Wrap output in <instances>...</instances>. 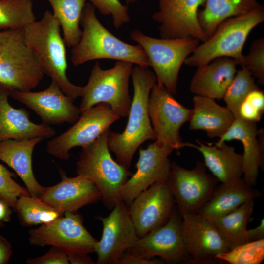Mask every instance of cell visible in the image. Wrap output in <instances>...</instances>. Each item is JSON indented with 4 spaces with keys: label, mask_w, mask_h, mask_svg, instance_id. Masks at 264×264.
<instances>
[{
    "label": "cell",
    "mask_w": 264,
    "mask_h": 264,
    "mask_svg": "<svg viewBox=\"0 0 264 264\" xmlns=\"http://www.w3.org/2000/svg\"><path fill=\"white\" fill-rule=\"evenodd\" d=\"M131 76L134 93L125 129L122 133L109 131L108 145L116 161L129 169L135 152L147 140H155L148 110L149 96L157 82L156 77L148 67L134 65Z\"/></svg>",
    "instance_id": "6da1fadb"
},
{
    "label": "cell",
    "mask_w": 264,
    "mask_h": 264,
    "mask_svg": "<svg viewBox=\"0 0 264 264\" xmlns=\"http://www.w3.org/2000/svg\"><path fill=\"white\" fill-rule=\"evenodd\" d=\"M60 24L49 10L42 18L23 28L25 43L37 58L44 74L56 82L73 100L82 97L83 87L72 83L66 74L68 64Z\"/></svg>",
    "instance_id": "7a4b0ae2"
},
{
    "label": "cell",
    "mask_w": 264,
    "mask_h": 264,
    "mask_svg": "<svg viewBox=\"0 0 264 264\" xmlns=\"http://www.w3.org/2000/svg\"><path fill=\"white\" fill-rule=\"evenodd\" d=\"M80 23L82 35L71 50V61L74 66L91 60L110 59L150 66L142 47L124 42L106 28L97 18L95 7L89 2H86L84 5Z\"/></svg>",
    "instance_id": "3957f363"
},
{
    "label": "cell",
    "mask_w": 264,
    "mask_h": 264,
    "mask_svg": "<svg viewBox=\"0 0 264 264\" xmlns=\"http://www.w3.org/2000/svg\"><path fill=\"white\" fill-rule=\"evenodd\" d=\"M264 21V9L261 5L247 13L225 20L206 41L196 48L184 63L198 66L217 58L226 57L234 59L238 65L244 66L242 50L247 37Z\"/></svg>",
    "instance_id": "277c9868"
},
{
    "label": "cell",
    "mask_w": 264,
    "mask_h": 264,
    "mask_svg": "<svg viewBox=\"0 0 264 264\" xmlns=\"http://www.w3.org/2000/svg\"><path fill=\"white\" fill-rule=\"evenodd\" d=\"M110 131L107 130L91 143L82 148L76 172L96 185L104 204L111 210L122 201L118 191L133 173L112 158L108 145Z\"/></svg>",
    "instance_id": "5b68a950"
},
{
    "label": "cell",
    "mask_w": 264,
    "mask_h": 264,
    "mask_svg": "<svg viewBox=\"0 0 264 264\" xmlns=\"http://www.w3.org/2000/svg\"><path fill=\"white\" fill-rule=\"evenodd\" d=\"M44 75L37 58L25 43L23 29L0 30V88L31 91Z\"/></svg>",
    "instance_id": "8992f818"
},
{
    "label": "cell",
    "mask_w": 264,
    "mask_h": 264,
    "mask_svg": "<svg viewBox=\"0 0 264 264\" xmlns=\"http://www.w3.org/2000/svg\"><path fill=\"white\" fill-rule=\"evenodd\" d=\"M133 65L116 61L113 67L104 70L96 62L87 84L83 86L79 107L81 113L97 104L105 103L120 117L128 116L132 102L129 83Z\"/></svg>",
    "instance_id": "52a82bcc"
},
{
    "label": "cell",
    "mask_w": 264,
    "mask_h": 264,
    "mask_svg": "<svg viewBox=\"0 0 264 264\" xmlns=\"http://www.w3.org/2000/svg\"><path fill=\"white\" fill-rule=\"evenodd\" d=\"M130 37L144 51L157 82L162 84L172 94H175L181 66L200 41L192 38H156L137 29L131 33Z\"/></svg>",
    "instance_id": "ba28073f"
},
{
    "label": "cell",
    "mask_w": 264,
    "mask_h": 264,
    "mask_svg": "<svg viewBox=\"0 0 264 264\" xmlns=\"http://www.w3.org/2000/svg\"><path fill=\"white\" fill-rule=\"evenodd\" d=\"M148 110L158 144L177 151L191 147L192 143L183 142L179 132L190 120L193 109L184 107L162 84L156 82L150 93Z\"/></svg>",
    "instance_id": "9c48e42d"
},
{
    "label": "cell",
    "mask_w": 264,
    "mask_h": 264,
    "mask_svg": "<svg viewBox=\"0 0 264 264\" xmlns=\"http://www.w3.org/2000/svg\"><path fill=\"white\" fill-rule=\"evenodd\" d=\"M53 221L29 231L28 241L33 246H51L67 255L94 252L98 242L83 225L81 215L65 212Z\"/></svg>",
    "instance_id": "30bf717a"
},
{
    "label": "cell",
    "mask_w": 264,
    "mask_h": 264,
    "mask_svg": "<svg viewBox=\"0 0 264 264\" xmlns=\"http://www.w3.org/2000/svg\"><path fill=\"white\" fill-rule=\"evenodd\" d=\"M120 118L109 105L97 104L82 112L67 130L49 140L47 152L60 160H67L71 156V149L90 144Z\"/></svg>",
    "instance_id": "8fae6325"
},
{
    "label": "cell",
    "mask_w": 264,
    "mask_h": 264,
    "mask_svg": "<svg viewBox=\"0 0 264 264\" xmlns=\"http://www.w3.org/2000/svg\"><path fill=\"white\" fill-rule=\"evenodd\" d=\"M182 216L176 205L167 221L138 238L127 251L148 259L159 257L164 264H188L191 257L181 232Z\"/></svg>",
    "instance_id": "7c38bea8"
},
{
    "label": "cell",
    "mask_w": 264,
    "mask_h": 264,
    "mask_svg": "<svg viewBox=\"0 0 264 264\" xmlns=\"http://www.w3.org/2000/svg\"><path fill=\"white\" fill-rule=\"evenodd\" d=\"M205 167L198 162L192 169L171 163L167 182L181 215L198 213L216 187L218 180Z\"/></svg>",
    "instance_id": "4fadbf2b"
},
{
    "label": "cell",
    "mask_w": 264,
    "mask_h": 264,
    "mask_svg": "<svg viewBox=\"0 0 264 264\" xmlns=\"http://www.w3.org/2000/svg\"><path fill=\"white\" fill-rule=\"evenodd\" d=\"M206 0H158L159 9L152 19L159 24L162 38H208L198 18V10Z\"/></svg>",
    "instance_id": "5bb4252c"
},
{
    "label": "cell",
    "mask_w": 264,
    "mask_h": 264,
    "mask_svg": "<svg viewBox=\"0 0 264 264\" xmlns=\"http://www.w3.org/2000/svg\"><path fill=\"white\" fill-rule=\"evenodd\" d=\"M103 224L101 238L98 241L94 252L97 264H116L139 238L130 216L128 206L123 201L117 204L107 217H98Z\"/></svg>",
    "instance_id": "9a60e30c"
},
{
    "label": "cell",
    "mask_w": 264,
    "mask_h": 264,
    "mask_svg": "<svg viewBox=\"0 0 264 264\" xmlns=\"http://www.w3.org/2000/svg\"><path fill=\"white\" fill-rule=\"evenodd\" d=\"M173 151L155 141L145 149H139L136 171L118 191L121 201L127 206L139 194L154 183L167 181L171 165L169 156Z\"/></svg>",
    "instance_id": "2e32d148"
},
{
    "label": "cell",
    "mask_w": 264,
    "mask_h": 264,
    "mask_svg": "<svg viewBox=\"0 0 264 264\" xmlns=\"http://www.w3.org/2000/svg\"><path fill=\"white\" fill-rule=\"evenodd\" d=\"M181 216L182 235L191 257L188 264L223 263L216 256L231 249L212 221L198 213Z\"/></svg>",
    "instance_id": "e0dca14e"
},
{
    "label": "cell",
    "mask_w": 264,
    "mask_h": 264,
    "mask_svg": "<svg viewBox=\"0 0 264 264\" xmlns=\"http://www.w3.org/2000/svg\"><path fill=\"white\" fill-rule=\"evenodd\" d=\"M175 205L167 181L154 183L139 194L128 206L138 238L165 224Z\"/></svg>",
    "instance_id": "ac0fdd59"
},
{
    "label": "cell",
    "mask_w": 264,
    "mask_h": 264,
    "mask_svg": "<svg viewBox=\"0 0 264 264\" xmlns=\"http://www.w3.org/2000/svg\"><path fill=\"white\" fill-rule=\"evenodd\" d=\"M9 96L33 110L47 125L73 123L80 117L79 108L66 95L59 86L52 81L45 89L38 91L8 90Z\"/></svg>",
    "instance_id": "d6986e66"
},
{
    "label": "cell",
    "mask_w": 264,
    "mask_h": 264,
    "mask_svg": "<svg viewBox=\"0 0 264 264\" xmlns=\"http://www.w3.org/2000/svg\"><path fill=\"white\" fill-rule=\"evenodd\" d=\"M59 172L61 181L45 187L38 198L44 203L64 214L66 212L77 213L83 206L102 199L100 191L90 180L78 175L69 177L61 169Z\"/></svg>",
    "instance_id": "ffe728a7"
},
{
    "label": "cell",
    "mask_w": 264,
    "mask_h": 264,
    "mask_svg": "<svg viewBox=\"0 0 264 264\" xmlns=\"http://www.w3.org/2000/svg\"><path fill=\"white\" fill-rule=\"evenodd\" d=\"M232 140L241 141L243 148L242 179L250 186L256 185L259 168L264 160V130H258L256 122L235 118L226 132L214 143L220 145Z\"/></svg>",
    "instance_id": "44dd1931"
},
{
    "label": "cell",
    "mask_w": 264,
    "mask_h": 264,
    "mask_svg": "<svg viewBox=\"0 0 264 264\" xmlns=\"http://www.w3.org/2000/svg\"><path fill=\"white\" fill-rule=\"evenodd\" d=\"M9 97L8 90L0 88V142L36 137L48 139L55 136L56 131L50 126L32 122L25 108L13 107L8 102Z\"/></svg>",
    "instance_id": "7402d4cb"
},
{
    "label": "cell",
    "mask_w": 264,
    "mask_h": 264,
    "mask_svg": "<svg viewBox=\"0 0 264 264\" xmlns=\"http://www.w3.org/2000/svg\"><path fill=\"white\" fill-rule=\"evenodd\" d=\"M236 61L229 57L217 58L198 66L190 85L196 95L222 99L237 72Z\"/></svg>",
    "instance_id": "603a6c76"
},
{
    "label": "cell",
    "mask_w": 264,
    "mask_h": 264,
    "mask_svg": "<svg viewBox=\"0 0 264 264\" xmlns=\"http://www.w3.org/2000/svg\"><path fill=\"white\" fill-rule=\"evenodd\" d=\"M43 139L36 137L21 140L9 139L0 142V160L11 168L22 179L30 195L39 198L44 187L36 179L32 166L35 146Z\"/></svg>",
    "instance_id": "cb8c5ba5"
},
{
    "label": "cell",
    "mask_w": 264,
    "mask_h": 264,
    "mask_svg": "<svg viewBox=\"0 0 264 264\" xmlns=\"http://www.w3.org/2000/svg\"><path fill=\"white\" fill-rule=\"evenodd\" d=\"M260 195V191L246 184L242 178L221 183L216 186L198 213L212 220L231 213L246 202L254 200Z\"/></svg>",
    "instance_id": "d4e9b609"
},
{
    "label": "cell",
    "mask_w": 264,
    "mask_h": 264,
    "mask_svg": "<svg viewBox=\"0 0 264 264\" xmlns=\"http://www.w3.org/2000/svg\"><path fill=\"white\" fill-rule=\"evenodd\" d=\"M193 113L189 129L204 131L210 138L221 137L235 120V116L225 106L219 105L215 99L196 95L192 99Z\"/></svg>",
    "instance_id": "484cf974"
},
{
    "label": "cell",
    "mask_w": 264,
    "mask_h": 264,
    "mask_svg": "<svg viewBox=\"0 0 264 264\" xmlns=\"http://www.w3.org/2000/svg\"><path fill=\"white\" fill-rule=\"evenodd\" d=\"M192 144L202 154L204 165L213 176L221 183L228 182L243 176L242 155L236 152L235 147L223 142L220 145L205 144L197 140Z\"/></svg>",
    "instance_id": "4316f807"
},
{
    "label": "cell",
    "mask_w": 264,
    "mask_h": 264,
    "mask_svg": "<svg viewBox=\"0 0 264 264\" xmlns=\"http://www.w3.org/2000/svg\"><path fill=\"white\" fill-rule=\"evenodd\" d=\"M260 5L257 0H206L198 18L208 38L225 20L247 13Z\"/></svg>",
    "instance_id": "83f0119b"
},
{
    "label": "cell",
    "mask_w": 264,
    "mask_h": 264,
    "mask_svg": "<svg viewBox=\"0 0 264 264\" xmlns=\"http://www.w3.org/2000/svg\"><path fill=\"white\" fill-rule=\"evenodd\" d=\"M254 208V200L249 201L231 213L211 220L231 249L250 242L247 227Z\"/></svg>",
    "instance_id": "f1b7e54d"
},
{
    "label": "cell",
    "mask_w": 264,
    "mask_h": 264,
    "mask_svg": "<svg viewBox=\"0 0 264 264\" xmlns=\"http://www.w3.org/2000/svg\"><path fill=\"white\" fill-rule=\"evenodd\" d=\"M59 21L66 46L74 47L79 42L82 30L79 27L82 11L87 0H46Z\"/></svg>",
    "instance_id": "f546056e"
},
{
    "label": "cell",
    "mask_w": 264,
    "mask_h": 264,
    "mask_svg": "<svg viewBox=\"0 0 264 264\" xmlns=\"http://www.w3.org/2000/svg\"><path fill=\"white\" fill-rule=\"evenodd\" d=\"M15 210L21 223L24 226L48 224L63 215L39 198L30 195L19 197Z\"/></svg>",
    "instance_id": "4dcf8cb0"
},
{
    "label": "cell",
    "mask_w": 264,
    "mask_h": 264,
    "mask_svg": "<svg viewBox=\"0 0 264 264\" xmlns=\"http://www.w3.org/2000/svg\"><path fill=\"white\" fill-rule=\"evenodd\" d=\"M35 21L33 0H0V30L23 29Z\"/></svg>",
    "instance_id": "1f68e13d"
},
{
    "label": "cell",
    "mask_w": 264,
    "mask_h": 264,
    "mask_svg": "<svg viewBox=\"0 0 264 264\" xmlns=\"http://www.w3.org/2000/svg\"><path fill=\"white\" fill-rule=\"evenodd\" d=\"M257 89L259 88L254 77L244 66H242V68L237 71L222 98L235 118L240 117V107L248 94Z\"/></svg>",
    "instance_id": "d6a6232c"
},
{
    "label": "cell",
    "mask_w": 264,
    "mask_h": 264,
    "mask_svg": "<svg viewBox=\"0 0 264 264\" xmlns=\"http://www.w3.org/2000/svg\"><path fill=\"white\" fill-rule=\"evenodd\" d=\"M216 257L230 264H260L264 259V239L237 246Z\"/></svg>",
    "instance_id": "836d02e7"
},
{
    "label": "cell",
    "mask_w": 264,
    "mask_h": 264,
    "mask_svg": "<svg viewBox=\"0 0 264 264\" xmlns=\"http://www.w3.org/2000/svg\"><path fill=\"white\" fill-rule=\"evenodd\" d=\"M16 177L15 173L0 163V199L14 210L19 197L30 195L26 188L22 187L14 180L13 178Z\"/></svg>",
    "instance_id": "e575fe53"
},
{
    "label": "cell",
    "mask_w": 264,
    "mask_h": 264,
    "mask_svg": "<svg viewBox=\"0 0 264 264\" xmlns=\"http://www.w3.org/2000/svg\"><path fill=\"white\" fill-rule=\"evenodd\" d=\"M99 12L104 16H111L113 26L116 29L130 21L127 5L119 0H87Z\"/></svg>",
    "instance_id": "d590c367"
},
{
    "label": "cell",
    "mask_w": 264,
    "mask_h": 264,
    "mask_svg": "<svg viewBox=\"0 0 264 264\" xmlns=\"http://www.w3.org/2000/svg\"><path fill=\"white\" fill-rule=\"evenodd\" d=\"M244 66L258 82L264 84V39L260 38L252 43L249 52L244 56Z\"/></svg>",
    "instance_id": "8d00e7d4"
},
{
    "label": "cell",
    "mask_w": 264,
    "mask_h": 264,
    "mask_svg": "<svg viewBox=\"0 0 264 264\" xmlns=\"http://www.w3.org/2000/svg\"><path fill=\"white\" fill-rule=\"evenodd\" d=\"M29 264H69L67 254L60 249L53 247L45 254L26 260Z\"/></svg>",
    "instance_id": "74e56055"
},
{
    "label": "cell",
    "mask_w": 264,
    "mask_h": 264,
    "mask_svg": "<svg viewBox=\"0 0 264 264\" xmlns=\"http://www.w3.org/2000/svg\"><path fill=\"white\" fill-rule=\"evenodd\" d=\"M239 112L240 117L253 122L260 121L263 113L245 100L241 105Z\"/></svg>",
    "instance_id": "f35d334b"
},
{
    "label": "cell",
    "mask_w": 264,
    "mask_h": 264,
    "mask_svg": "<svg viewBox=\"0 0 264 264\" xmlns=\"http://www.w3.org/2000/svg\"><path fill=\"white\" fill-rule=\"evenodd\" d=\"M160 259H146L131 254L128 252L124 253L119 258L116 264H163Z\"/></svg>",
    "instance_id": "ab89813d"
},
{
    "label": "cell",
    "mask_w": 264,
    "mask_h": 264,
    "mask_svg": "<svg viewBox=\"0 0 264 264\" xmlns=\"http://www.w3.org/2000/svg\"><path fill=\"white\" fill-rule=\"evenodd\" d=\"M257 108L262 113L264 112V93L259 89L250 92L244 100Z\"/></svg>",
    "instance_id": "60d3db41"
},
{
    "label": "cell",
    "mask_w": 264,
    "mask_h": 264,
    "mask_svg": "<svg viewBox=\"0 0 264 264\" xmlns=\"http://www.w3.org/2000/svg\"><path fill=\"white\" fill-rule=\"evenodd\" d=\"M12 254V246L8 241L0 235V264H6Z\"/></svg>",
    "instance_id": "b9f144b4"
},
{
    "label": "cell",
    "mask_w": 264,
    "mask_h": 264,
    "mask_svg": "<svg viewBox=\"0 0 264 264\" xmlns=\"http://www.w3.org/2000/svg\"><path fill=\"white\" fill-rule=\"evenodd\" d=\"M70 264H95L88 254H71L67 255Z\"/></svg>",
    "instance_id": "7bdbcfd3"
},
{
    "label": "cell",
    "mask_w": 264,
    "mask_h": 264,
    "mask_svg": "<svg viewBox=\"0 0 264 264\" xmlns=\"http://www.w3.org/2000/svg\"><path fill=\"white\" fill-rule=\"evenodd\" d=\"M248 235L250 242L264 239V219L261 220L259 225L248 230Z\"/></svg>",
    "instance_id": "ee69618b"
},
{
    "label": "cell",
    "mask_w": 264,
    "mask_h": 264,
    "mask_svg": "<svg viewBox=\"0 0 264 264\" xmlns=\"http://www.w3.org/2000/svg\"><path fill=\"white\" fill-rule=\"evenodd\" d=\"M11 207L0 199V223L8 222L11 220Z\"/></svg>",
    "instance_id": "f6af8a7d"
},
{
    "label": "cell",
    "mask_w": 264,
    "mask_h": 264,
    "mask_svg": "<svg viewBox=\"0 0 264 264\" xmlns=\"http://www.w3.org/2000/svg\"><path fill=\"white\" fill-rule=\"evenodd\" d=\"M139 0H126L127 4L133 3L137 2Z\"/></svg>",
    "instance_id": "bcb514c9"
},
{
    "label": "cell",
    "mask_w": 264,
    "mask_h": 264,
    "mask_svg": "<svg viewBox=\"0 0 264 264\" xmlns=\"http://www.w3.org/2000/svg\"><path fill=\"white\" fill-rule=\"evenodd\" d=\"M1 223H0V225H1Z\"/></svg>",
    "instance_id": "7dc6e473"
}]
</instances>
